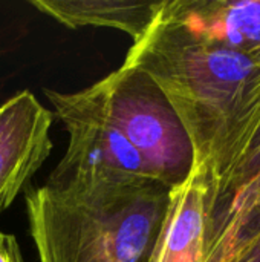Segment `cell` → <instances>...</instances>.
Here are the masks:
<instances>
[{"mask_svg": "<svg viewBox=\"0 0 260 262\" xmlns=\"http://www.w3.org/2000/svg\"><path fill=\"white\" fill-rule=\"evenodd\" d=\"M205 259L236 262L260 233V81L204 163Z\"/></svg>", "mask_w": 260, "mask_h": 262, "instance_id": "cell-4", "label": "cell"}, {"mask_svg": "<svg viewBox=\"0 0 260 262\" xmlns=\"http://www.w3.org/2000/svg\"><path fill=\"white\" fill-rule=\"evenodd\" d=\"M208 183L202 164L170 189L167 212L149 262H204Z\"/></svg>", "mask_w": 260, "mask_h": 262, "instance_id": "cell-8", "label": "cell"}, {"mask_svg": "<svg viewBox=\"0 0 260 262\" xmlns=\"http://www.w3.org/2000/svg\"><path fill=\"white\" fill-rule=\"evenodd\" d=\"M38 12L64 28H110L126 32L136 41L155 20L161 2L126 0H29Z\"/></svg>", "mask_w": 260, "mask_h": 262, "instance_id": "cell-9", "label": "cell"}, {"mask_svg": "<svg viewBox=\"0 0 260 262\" xmlns=\"http://www.w3.org/2000/svg\"><path fill=\"white\" fill-rule=\"evenodd\" d=\"M58 120L69 135L67 150L46 186L63 187L93 180H152L141 155L77 92L44 89ZM158 183V181H156Z\"/></svg>", "mask_w": 260, "mask_h": 262, "instance_id": "cell-5", "label": "cell"}, {"mask_svg": "<svg viewBox=\"0 0 260 262\" xmlns=\"http://www.w3.org/2000/svg\"><path fill=\"white\" fill-rule=\"evenodd\" d=\"M236 262H260V233L242 252V255L236 259Z\"/></svg>", "mask_w": 260, "mask_h": 262, "instance_id": "cell-11", "label": "cell"}, {"mask_svg": "<svg viewBox=\"0 0 260 262\" xmlns=\"http://www.w3.org/2000/svg\"><path fill=\"white\" fill-rule=\"evenodd\" d=\"M0 262H25L17 238L2 230H0Z\"/></svg>", "mask_w": 260, "mask_h": 262, "instance_id": "cell-10", "label": "cell"}, {"mask_svg": "<svg viewBox=\"0 0 260 262\" xmlns=\"http://www.w3.org/2000/svg\"><path fill=\"white\" fill-rule=\"evenodd\" d=\"M123 63L162 89L190 135L195 163L207 160L260 78V57L193 40L158 14Z\"/></svg>", "mask_w": 260, "mask_h": 262, "instance_id": "cell-2", "label": "cell"}, {"mask_svg": "<svg viewBox=\"0 0 260 262\" xmlns=\"http://www.w3.org/2000/svg\"><path fill=\"white\" fill-rule=\"evenodd\" d=\"M170 189L152 180L41 186L25 196L40 262H149Z\"/></svg>", "mask_w": 260, "mask_h": 262, "instance_id": "cell-1", "label": "cell"}, {"mask_svg": "<svg viewBox=\"0 0 260 262\" xmlns=\"http://www.w3.org/2000/svg\"><path fill=\"white\" fill-rule=\"evenodd\" d=\"M51 126L52 114L31 91L0 106V215L51 155Z\"/></svg>", "mask_w": 260, "mask_h": 262, "instance_id": "cell-6", "label": "cell"}, {"mask_svg": "<svg viewBox=\"0 0 260 262\" xmlns=\"http://www.w3.org/2000/svg\"><path fill=\"white\" fill-rule=\"evenodd\" d=\"M158 17L193 40L260 57V0L161 2Z\"/></svg>", "mask_w": 260, "mask_h": 262, "instance_id": "cell-7", "label": "cell"}, {"mask_svg": "<svg viewBox=\"0 0 260 262\" xmlns=\"http://www.w3.org/2000/svg\"><path fill=\"white\" fill-rule=\"evenodd\" d=\"M141 155L152 178L167 189L184 183L195 167V149L175 107L143 69L121 64L77 92Z\"/></svg>", "mask_w": 260, "mask_h": 262, "instance_id": "cell-3", "label": "cell"}]
</instances>
